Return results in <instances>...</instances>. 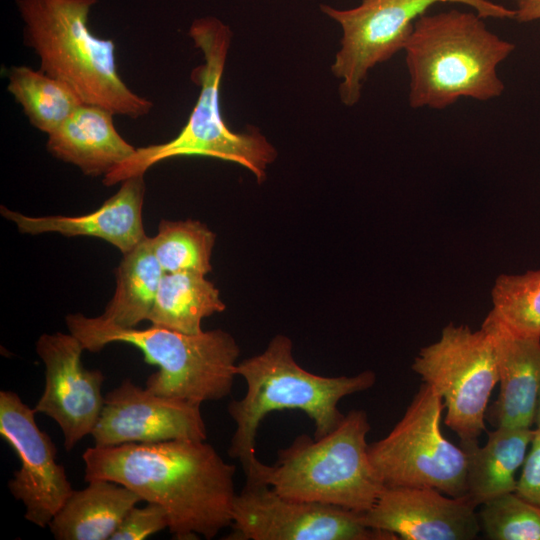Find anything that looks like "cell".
I'll return each mask as SVG.
<instances>
[{"instance_id": "obj_1", "label": "cell", "mask_w": 540, "mask_h": 540, "mask_svg": "<svg viewBox=\"0 0 540 540\" xmlns=\"http://www.w3.org/2000/svg\"><path fill=\"white\" fill-rule=\"evenodd\" d=\"M84 479L108 480L164 508L174 539H213L232 524L235 466L209 443L170 440L85 450Z\"/></svg>"}, {"instance_id": "obj_2", "label": "cell", "mask_w": 540, "mask_h": 540, "mask_svg": "<svg viewBox=\"0 0 540 540\" xmlns=\"http://www.w3.org/2000/svg\"><path fill=\"white\" fill-rule=\"evenodd\" d=\"M475 11L424 14L414 23L403 51L413 109H445L460 98L488 101L504 92L497 68L515 44L488 29Z\"/></svg>"}, {"instance_id": "obj_3", "label": "cell", "mask_w": 540, "mask_h": 540, "mask_svg": "<svg viewBox=\"0 0 540 540\" xmlns=\"http://www.w3.org/2000/svg\"><path fill=\"white\" fill-rule=\"evenodd\" d=\"M236 375L247 385L245 395L227 407L235 423L228 448L237 459L246 479L252 478L262 463L256 457V435L267 414L281 410H299L314 423V438L333 431L343 420L339 401L371 388L373 371L354 376H321L301 367L293 356V343L285 335L274 336L266 349L238 362Z\"/></svg>"}, {"instance_id": "obj_4", "label": "cell", "mask_w": 540, "mask_h": 540, "mask_svg": "<svg viewBox=\"0 0 540 540\" xmlns=\"http://www.w3.org/2000/svg\"><path fill=\"white\" fill-rule=\"evenodd\" d=\"M189 36L204 61L191 74L200 92L186 124L170 141L136 148L132 156L104 176L105 185L144 175L153 165L181 156L233 162L248 169L258 183L265 180L267 167L277 158L275 147L256 128L232 131L221 112L220 88L232 39L231 29L220 19L207 16L193 21Z\"/></svg>"}, {"instance_id": "obj_5", "label": "cell", "mask_w": 540, "mask_h": 540, "mask_svg": "<svg viewBox=\"0 0 540 540\" xmlns=\"http://www.w3.org/2000/svg\"><path fill=\"white\" fill-rule=\"evenodd\" d=\"M99 0H16L24 23V42L40 58V69L67 84L83 103L132 119L147 115L150 100L122 80L113 40L88 26Z\"/></svg>"}, {"instance_id": "obj_6", "label": "cell", "mask_w": 540, "mask_h": 540, "mask_svg": "<svg viewBox=\"0 0 540 540\" xmlns=\"http://www.w3.org/2000/svg\"><path fill=\"white\" fill-rule=\"evenodd\" d=\"M65 322L89 352L115 342L141 350L145 361L158 367L145 387L154 394L202 404L231 393L240 349L222 329L185 334L155 325L122 328L81 313L67 315Z\"/></svg>"}, {"instance_id": "obj_7", "label": "cell", "mask_w": 540, "mask_h": 540, "mask_svg": "<svg viewBox=\"0 0 540 540\" xmlns=\"http://www.w3.org/2000/svg\"><path fill=\"white\" fill-rule=\"evenodd\" d=\"M370 428L364 410H351L321 438L297 436L278 450L273 465L261 463L245 482L264 483L286 497L365 513L385 489L368 453Z\"/></svg>"}, {"instance_id": "obj_8", "label": "cell", "mask_w": 540, "mask_h": 540, "mask_svg": "<svg viewBox=\"0 0 540 540\" xmlns=\"http://www.w3.org/2000/svg\"><path fill=\"white\" fill-rule=\"evenodd\" d=\"M439 3L466 5L484 19L515 18L514 9L490 0H361L350 9L320 6L342 30L331 71L340 80L338 93L345 106L359 102L369 71L403 50L415 21Z\"/></svg>"}, {"instance_id": "obj_9", "label": "cell", "mask_w": 540, "mask_h": 540, "mask_svg": "<svg viewBox=\"0 0 540 540\" xmlns=\"http://www.w3.org/2000/svg\"><path fill=\"white\" fill-rule=\"evenodd\" d=\"M440 394L423 383L387 436L369 444L373 467L385 487H430L452 497L466 494L467 456L441 431Z\"/></svg>"}, {"instance_id": "obj_10", "label": "cell", "mask_w": 540, "mask_h": 540, "mask_svg": "<svg viewBox=\"0 0 540 540\" xmlns=\"http://www.w3.org/2000/svg\"><path fill=\"white\" fill-rule=\"evenodd\" d=\"M412 369L442 397L445 424L458 435L461 447L478 444L487 404L499 381L490 334L482 327L472 331L450 323L438 341L419 351Z\"/></svg>"}, {"instance_id": "obj_11", "label": "cell", "mask_w": 540, "mask_h": 540, "mask_svg": "<svg viewBox=\"0 0 540 540\" xmlns=\"http://www.w3.org/2000/svg\"><path fill=\"white\" fill-rule=\"evenodd\" d=\"M233 540H397L363 523V513L286 497L261 482H245L232 511Z\"/></svg>"}, {"instance_id": "obj_12", "label": "cell", "mask_w": 540, "mask_h": 540, "mask_svg": "<svg viewBox=\"0 0 540 540\" xmlns=\"http://www.w3.org/2000/svg\"><path fill=\"white\" fill-rule=\"evenodd\" d=\"M35 414L14 391H0V435L20 462L8 488L23 503L25 519L45 528L74 489L56 461V445L39 428Z\"/></svg>"}, {"instance_id": "obj_13", "label": "cell", "mask_w": 540, "mask_h": 540, "mask_svg": "<svg viewBox=\"0 0 540 540\" xmlns=\"http://www.w3.org/2000/svg\"><path fill=\"white\" fill-rule=\"evenodd\" d=\"M84 350L70 332L44 333L36 342V352L45 366V385L33 409L57 423L66 451L92 434L105 401V377L100 370L83 366Z\"/></svg>"}, {"instance_id": "obj_14", "label": "cell", "mask_w": 540, "mask_h": 540, "mask_svg": "<svg viewBox=\"0 0 540 540\" xmlns=\"http://www.w3.org/2000/svg\"><path fill=\"white\" fill-rule=\"evenodd\" d=\"M201 404L152 393L125 379L105 395L95 446L207 439Z\"/></svg>"}, {"instance_id": "obj_15", "label": "cell", "mask_w": 540, "mask_h": 540, "mask_svg": "<svg viewBox=\"0 0 540 540\" xmlns=\"http://www.w3.org/2000/svg\"><path fill=\"white\" fill-rule=\"evenodd\" d=\"M466 495L446 497L430 487H385L363 523L403 540H472L480 530Z\"/></svg>"}, {"instance_id": "obj_16", "label": "cell", "mask_w": 540, "mask_h": 540, "mask_svg": "<svg viewBox=\"0 0 540 540\" xmlns=\"http://www.w3.org/2000/svg\"><path fill=\"white\" fill-rule=\"evenodd\" d=\"M145 195L144 175L121 182L119 190L98 209L79 216H27L4 206L1 214L21 233H59L66 237H95L126 254L147 238L142 220Z\"/></svg>"}, {"instance_id": "obj_17", "label": "cell", "mask_w": 540, "mask_h": 540, "mask_svg": "<svg viewBox=\"0 0 540 540\" xmlns=\"http://www.w3.org/2000/svg\"><path fill=\"white\" fill-rule=\"evenodd\" d=\"M481 327L492 338L500 384L485 417L495 427L531 428L540 390V337L515 334L488 314Z\"/></svg>"}, {"instance_id": "obj_18", "label": "cell", "mask_w": 540, "mask_h": 540, "mask_svg": "<svg viewBox=\"0 0 540 540\" xmlns=\"http://www.w3.org/2000/svg\"><path fill=\"white\" fill-rule=\"evenodd\" d=\"M109 110L83 103L48 134L47 150L88 176H105L135 152L118 133Z\"/></svg>"}, {"instance_id": "obj_19", "label": "cell", "mask_w": 540, "mask_h": 540, "mask_svg": "<svg viewBox=\"0 0 540 540\" xmlns=\"http://www.w3.org/2000/svg\"><path fill=\"white\" fill-rule=\"evenodd\" d=\"M141 501L121 484L92 480L72 492L48 527L57 540H110L128 511Z\"/></svg>"}, {"instance_id": "obj_20", "label": "cell", "mask_w": 540, "mask_h": 540, "mask_svg": "<svg viewBox=\"0 0 540 540\" xmlns=\"http://www.w3.org/2000/svg\"><path fill=\"white\" fill-rule=\"evenodd\" d=\"M535 430L496 427L484 446L461 447L467 456L466 496L476 507L515 492L516 472L523 465Z\"/></svg>"}, {"instance_id": "obj_21", "label": "cell", "mask_w": 540, "mask_h": 540, "mask_svg": "<svg viewBox=\"0 0 540 540\" xmlns=\"http://www.w3.org/2000/svg\"><path fill=\"white\" fill-rule=\"evenodd\" d=\"M164 273L147 237L123 254L116 269L115 292L99 317L122 328H135L148 320Z\"/></svg>"}, {"instance_id": "obj_22", "label": "cell", "mask_w": 540, "mask_h": 540, "mask_svg": "<svg viewBox=\"0 0 540 540\" xmlns=\"http://www.w3.org/2000/svg\"><path fill=\"white\" fill-rule=\"evenodd\" d=\"M225 310L219 290L192 272L164 273L148 321L185 334H199L204 318Z\"/></svg>"}, {"instance_id": "obj_23", "label": "cell", "mask_w": 540, "mask_h": 540, "mask_svg": "<svg viewBox=\"0 0 540 540\" xmlns=\"http://www.w3.org/2000/svg\"><path fill=\"white\" fill-rule=\"evenodd\" d=\"M7 76V89L21 105L30 124L47 135L83 104L67 84L41 69L12 66Z\"/></svg>"}, {"instance_id": "obj_24", "label": "cell", "mask_w": 540, "mask_h": 540, "mask_svg": "<svg viewBox=\"0 0 540 540\" xmlns=\"http://www.w3.org/2000/svg\"><path fill=\"white\" fill-rule=\"evenodd\" d=\"M153 252L165 273L192 272L206 275L212 270L215 234L195 220H162L150 237Z\"/></svg>"}, {"instance_id": "obj_25", "label": "cell", "mask_w": 540, "mask_h": 540, "mask_svg": "<svg viewBox=\"0 0 540 540\" xmlns=\"http://www.w3.org/2000/svg\"><path fill=\"white\" fill-rule=\"evenodd\" d=\"M491 298L490 317L515 334L540 337V269L499 275Z\"/></svg>"}, {"instance_id": "obj_26", "label": "cell", "mask_w": 540, "mask_h": 540, "mask_svg": "<svg viewBox=\"0 0 540 540\" xmlns=\"http://www.w3.org/2000/svg\"><path fill=\"white\" fill-rule=\"evenodd\" d=\"M480 519L490 540H540V507L509 492L482 504Z\"/></svg>"}, {"instance_id": "obj_27", "label": "cell", "mask_w": 540, "mask_h": 540, "mask_svg": "<svg viewBox=\"0 0 540 540\" xmlns=\"http://www.w3.org/2000/svg\"><path fill=\"white\" fill-rule=\"evenodd\" d=\"M164 529H168L166 511L162 506L148 502L144 507L131 508L110 540H143Z\"/></svg>"}, {"instance_id": "obj_28", "label": "cell", "mask_w": 540, "mask_h": 540, "mask_svg": "<svg viewBox=\"0 0 540 540\" xmlns=\"http://www.w3.org/2000/svg\"><path fill=\"white\" fill-rule=\"evenodd\" d=\"M515 492L540 507V429H536Z\"/></svg>"}, {"instance_id": "obj_29", "label": "cell", "mask_w": 540, "mask_h": 540, "mask_svg": "<svg viewBox=\"0 0 540 540\" xmlns=\"http://www.w3.org/2000/svg\"><path fill=\"white\" fill-rule=\"evenodd\" d=\"M515 1V20L521 23L540 20V0Z\"/></svg>"}, {"instance_id": "obj_30", "label": "cell", "mask_w": 540, "mask_h": 540, "mask_svg": "<svg viewBox=\"0 0 540 540\" xmlns=\"http://www.w3.org/2000/svg\"><path fill=\"white\" fill-rule=\"evenodd\" d=\"M537 429H540V390L538 395L537 409L535 414V422Z\"/></svg>"}]
</instances>
